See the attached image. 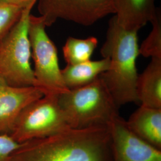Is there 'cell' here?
Here are the masks:
<instances>
[{
	"instance_id": "6da1fadb",
	"label": "cell",
	"mask_w": 161,
	"mask_h": 161,
	"mask_svg": "<svg viewBox=\"0 0 161 161\" xmlns=\"http://www.w3.org/2000/svg\"><path fill=\"white\" fill-rule=\"evenodd\" d=\"M8 161H111L109 130L68 128L20 144Z\"/></svg>"
},
{
	"instance_id": "7a4b0ae2",
	"label": "cell",
	"mask_w": 161,
	"mask_h": 161,
	"mask_svg": "<svg viewBox=\"0 0 161 161\" xmlns=\"http://www.w3.org/2000/svg\"><path fill=\"white\" fill-rule=\"evenodd\" d=\"M137 32L122 28L115 16L109 20L106 41L101 48L103 58H109L108 69L100 75L119 107L138 103L136 94L138 73L136 61L139 54Z\"/></svg>"
},
{
	"instance_id": "3957f363",
	"label": "cell",
	"mask_w": 161,
	"mask_h": 161,
	"mask_svg": "<svg viewBox=\"0 0 161 161\" xmlns=\"http://www.w3.org/2000/svg\"><path fill=\"white\" fill-rule=\"evenodd\" d=\"M58 100L70 128L108 127L119 116V108L100 76L85 86L61 93Z\"/></svg>"
},
{
	"instance_id": "277c9868",
	"label": "cell",
	"mask_w": 161,
	"mask_h": 161,
	"mask_svg": "<svg viewBox=\"0 0 161 161\" xmlns=\"http://www.w3.org/2000/svg\"><path fill=\"white\" fill-rule=\"evenodd\" d=\"M37 1L31 0L24 7L17 22L0 41V78L12 86H36L28 30L31 10Z\"/></svg>"
},
{
	"instance_id": "5b68a950",
	"label": "cell",
	"mask_w": 161,
	"mask_h": 161,
	"mask_svg": "<svg viewBox=\"0 0 161 161\" xmlns=\"http://www.w3.org/2000/svg\"><path fill=\"white\" fill-rule=\"evenodd\" d=\"M58 96L44 94L22 111L10 136L18 143L43 138L69 127Z\"/></svg>"
},
{
	"instance_id": "8992f818",
	"label": "cell",
	"mask_w": 161,
	"mask_h": 161,
	"mask_svg": "<svg viewBox=\"0 0 161 161\" xmlns=\"http://www.w3.org/2000/svg\"><path fill=\"white\" fill-rule=\"evenodd\" d=\"M46 28L40 16L31 15L28 32L36 86L44 94L59 95L68 89L63 80L57 48L47 34Z\"/></svg>"
},
{
	"instance_id": "52a82bcc",
	"label": "cell",
	"mask_w": 161,
	"mask_h": 161,
	"mask_svg": "<svg viewBox=\"0 0 161 161\" xmlns=\"http://www.w3.org/2000/svg\"><path fill=\"white\" fill-rule=\"evenodd\" d=\"M37 2L40 16L46 27L58 19L88 26L115 13L114 0H38Z\"/></svg>"
},
{
	"instance_id": "ba28073f",
	"label": "cell",
	"mask_w": 161,
	"mask_h": 161,
	"mask_svg": "<svg viewBox=\"0 0 161 161\" xmlns=\"http://www.w3.org/2000/svg\"><path fill=\"white\" fill-rule=\"evenodd\" d=\"M111 161H161V149L132 133L120 116L108 126Z\"/></svg>"
},
{
	"instance_id": "9c48e42d",
	"label": "cell",
	"mask_w": 161,
	"mask_h": 161,
	"mask_svg": "<svg viewBox=\"0 0 161 161\" xmlns=\"http://www.w3.org/2000/svg\"><path fill=\"white\" fill-rule=\"evenodd\" d=\"M44 95L38 87L12 86L0 78V134L10 135L22 111Z\"/></svg>"
},
{
	"instance_id": "30bf717a",
	"label": "cell",
	"mask_w": 161,
	"mask_h": 161,
	"mask_svg": "<svg viewBox=\"0 0 161 161\" xmlns=\"http://www.w3.org/2000/svg\"><path fill=\"white\" fill-rule=\"evenodd\" d=\"M156 0H114L115 17L122 28L136 31L151 22L159 8Z\"/></svg>"
},
{
	"instance_id": "8fae6325",
	"label": "cell",
	"mask_w": 161,
	"mask_h": 161,
	"mask_svg": "<svg viewBox=\"0 0 161 161\" xmlns=\"http://www.w3.org/2000/svg\"><path fill=\"white\" fill-rule=\"evenodd\" d=\"M125 122L132 133L161 149V109L140 105Z\"/></svg>"
},
{
	"instance_id": "7c38bea8",
	"label": "cell",
	"mask_w": 161,
	"mask_h": 161,
	"mask_svg": "<svg viewBox=\"0 0 161 161\" xmlns=\"http://www.w3.org/2000/svg\"><path fill=\"white\" fill-rule=\"evenodd\" d=\"M136 94L141 105L161 109V58H152L144 71L138 75Z\"/></svg>"
},
{
	"instance_id": "4fadbf2b",
	"label": "cell",
	"mask_w": 161,
	"mask_h": 161,
	"mask_svg": "<svg viewBox=\"0 0 161 161\" xmlns=\"http://www.w3.org/2000/svg\"><path fill=\"white\" fill-rule=\"evenodd\" d=\"M108 58L88 60L80 64H67L61 70L64 85L68 90L85 86L96 80L109 67Z\"/></svg>"
},
{
	"instance_id": "5bb4252c",
	"label": "cell",
	"mask_w": 161,
	"mask_h": 161,
	"mask_svg": "<svg viewBox=\"0 0 161 161\" xmlns=\"http://www.w3.org/2000/svg\"><path fill=\"white\" fill-rule=\"evenodd\" d=\"M97 45L98 40L94 36L86 39L69 37L63 47L64 58L69 65L90 60Z\"/></svg>"
},
{
	"instance_id": "9a60e30c",
	"label": "cell",
	"mask_w": 161,
	"mask_h": 161,
	"mask_svg": "<svg viewBox=\"0 0 161 161\" xmlns=\"http://www.w3.org/2000/svg\"><path fill=\"white\" fill-rule=\"evenodd\" d=\"M152 29L139 47V54L145 58H161V16L160 9L150 22Z\"/></svg>"
},
{
	"instance_id": "2e32d148",
	"label": "cell",
	"mask_w": 161,
	"mask_h": 161,
	"mask_svg": "<svg viewBox=\"0 0 161 161\" xmlns=\"http://www.w3.org/2000/svg\"><path fill=\"white\" fill-rule=\"evenodd\" d=\"M25 7L0 4V41L17 22Z\"/></svg>"
},
{
	"instance_id": "e0dca14e",
	"label": "cell",
	"mask_w": 161,
	"mask_h": 161,
	"mask_svg": "<svg viewBox=\"0 0 161 161\" xmlns=\"http://www.w3.org/2000/svg\"><path fill=\"white\" fill-rule=\"evenodd\" d=\"M20 144L6 134H0V161H8Z\"/></svg>"
},
{
	"instance_id": "ac0fdd59",
	"label": "cell",
	"mask_w": 161,
	"mask_h": 161,
	"mask_svg": "<svg viewBox=\"0 0 161 161\" xmlns=\"http://www.w3.org/2000/svg\"><path fill=\"white\" fill-rule=\"evenodd\" d=\"M31 0H0V4H8L16 6H26Z\"/></svg>"
}]
</instances>
